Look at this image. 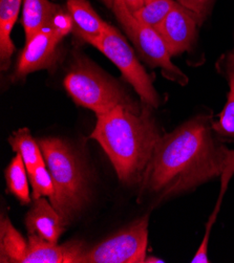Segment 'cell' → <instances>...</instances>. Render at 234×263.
<instances>
[{"label": "cell", "mask_w": 234, "mask_h": 263, "mask_svg": "<svg viewBox=\"0 0 234 263\" xmlns=\"http://www.w3.org/2000/svg\"><path fill=\"white\" fill-rule=\"evenodd\" d=\"M209 115L196 116L161 137L140 183V198L159 204L222 176L234 159L212 128Z\"/></svg>", "instance_id": "1"}, {"label": "cell", "mask_w": 234, "mask_h": 263, "mask_svg": "<svg viewBox=\"0 0 234 263\" xmlns=\"http://www.w3.org/2000/svg\"><path fill=\"white\" fill-rule=\"evenodd\" d=\"M151 108L144 103L139 111L117 106L97 116L91 135L105 151L120 181L127 186L140 185L162 137Z\"/></svg>", "instance_id": "2"}, {"label": "cell", "mask_w": 234, "mask_h": 263, "mask_svg": "<svg viewBox=\"0 0 234 263\" xmlns=\"http://www.w3.org/2000/svg\"><path fill=\"white\" fill-rule=\"evenodd\" d=\"M55 192L49 197L66 226L80 216L89 201V178L80 154L60 138L38 140Z\"/></svg>", "instance_id": "3"}, {"label": "cell", "mask_w": 234, "mask_h": 263, "mask_svg": "<svg viewBox=\"0 0 234 263\" xmlns=\"http://www.w3.org/2000/svg\"><path fill=\"white\" fill-rule=\"evenodd\" d=\"M64 88L77 105L97 116L106 114L117 106L136 111L142 108L115 79L83 56L75 57L64 78Z\"/></svg>", "instance_id": "4"}, {"label": "cell", "mask_w": 234, "mask_h": 263, "mask_svg": "<svg viewBox=\"0 0 234 263\" xmlns=\"http://www.w3.org/2000/svg\"><path fill=\"white\" fill-rule=\"evenodd\" d=\"M112 10L142 59L151 68H160L166 79L182 86L188 83L187 76L172 63L166 43L157 29L139 20L119 0H115Z\"/></svg>", "instance_id": "5"}, {"label": "cell", "mask_w": 234, "mask_h": 263, "mask_svg": "<svg viewBox=\"0 0 234 263\" xmlns=\"http://www.w3.org/2000/svg\"><path fill=\"white\" fill-rule=\"evenodd\" d=\"M69 33H73V22L63 9L53 23L27 40L17 59L13 80L23 79L38 70L53 69L58 61L60 43Z\"/></svg>", "instance_id": "6"}, {"label": "cell", "mask_w": 234, "mask_h": 263, "mask_svg": "<svg viewBox=\"0 0 234 263\" xmlns=\"http://www.w3.org/2000/svg\"><path fill=\"white\" fill-rule=\"evenodd\" d=\"M148 222L145 215L93 248L85 247L76 263H144Z\"/></svg>", "instance_id": "7"}, {"label": "cell", "mask_w": 234, "mask_h": 263, "mask_svg": "<svg viewBox=\"0 0 234 263\" xmlns=\"http://www.w3.org/2000/svg\"><path fill=\"white\" fill-rule=\"evenodd\" d=\"M105 55L121 71L125 80L131 84L141 102L152 108H158L160 96L153 87L151 78L138 60L135 51L120 34L109 23L105 32L93 44Z\"/></svg>", "instance_id": "8"}, {"label": "cell", "mask_w": 234, "mask_h": 263, "mask_svg": "<svg viewBox=\"0 0 234 263\" xmlns=\"http://www.w3.org/2000/svg\"><path fill=\"white\" fill-rule=\"evenodd\" d=\"M199 23L195 16L177 4V6L158 25V32L166 43L171 56L190 50L195 42Z\"/></svg>", "instance_id": "9"}, {"label": "cell", "mask_w": 234, "mask_h": 263, "mask_svg": "<svg viewBox=\"0 0 234 263\" xmlns=\"http://www.w3.org/2000/svg\"><path fill=\"white\" fill-rule=\"evenodd\" d=\"M29 234H35L42 239L57 243L66 229V224L54 205L45 198L33 199L32 208L24 217Z\"/></svg>", "instance_id": "10"}, {"label": "cell", "mask_w": 234, "mask_h": 263, "mask_svg": "<svg viewBox=\"0 0 234 263\" xmlns=\"http://www.w3.org/2000/svg\"><path fill=\"white\" fill-rule=\"evenodd\" d=\"M81 241L71 240L63 246L51 243L35 234H29L23 263H76L84 250Z\"/></svg>", "instance_id": "11"}, {"label": "cell", "mask_w": 234, "mask_h": 263, "mask_svg": "<svg viewBox=\"0 0 234 263\" xmlns=\"http://www.w3.org/2000/svg\"><path fill=\"white\" fill-rule=\"evenodd\" d=\"M65 10L73 22V34L91 45L103 35L109 25L87 0H65Z\"/></svg>", "instance_id": "12"}, {"label": "cell", "mask_w": 234, "mask_h": 263, "mask_svg": "<svg viewBox=\"0 0 234 263\" xmlns=\"http://www.w3.org/2000/svg\"><path fill=\"white\" fill-rule=\"evenodd\" d=\"M63 10L50 0H23L21 23L25 39H30L37 32L54 22Z\"/></svg>", "instance_id": "13"}, {"label": "cell", "mask_w": 234, "mask_h": 263, "mask_svg": "<svg viewBox=\"0 0 234 263\" xmlns=\"http://www.w3.org/2000/svg\"><path fill=\"white\" fill-rule=\"evenodd\" d=\"M23 0H0V64L9 69L16 47L11 34L17 21Z\"/></svg>", "instance_id": "14"}, {"label": "cell", "mask_w": 234, "mask_h": 263, "mask_svg": "<svg viewBox=\"0 0 234 263\" xmlns=\"http://www.w3.org/2000/svg\"><path fill=\"white\" fill-rule=\"evenodd\" d=\"M27 248L28 241H25L21 234L15 230L10 219L3 216L0 229V261L23 263Z\"/></svg>", "instance_id": "15"}, {"label": "cell", "mask_w": 234, "mask_h": 263, "mask_svg": "<svg viewBox=\"0 0 234 263\" xmlns=\"http://www.w3.org/2000/svg\"><path fill=\"white\" fill-rule=\"evenodd\" d=\"M8 141L12 149L21 155L28 172L40 165L46 164L38 141L34 140L28 128H20Z\"/></svg>", "instance_id": "16"}, {"label": "cell", "mask_w": 234, "mask_h": 263, "mask_svg": "<svg viewBox=\"0 0 234 263\" xmlns=\"http://www.w3.org/2000/svg\"><path fill=\"white\" fill-rule=\"evenodd\" d=\"M5 177L9 192H11L21 204L27 205L32 202L28 181V170L20 154L16 153L12 162L5 171Z\"/></svg>", "instance_id": "17"}, {"label": "cell", "mask_w": 234, "mask_h": 263, "mask_svg": "<svg viewBox=\"0 0 234 263\" xmlns=\"http://www.w3.org/2000/svg\"><path fill=\"white\" fill-rule=\"evenodd\" d=\"M176 6L177 3L174 0H151L133 14L143 23L157 29Z\"/></svg>", "instance_id": "18"}, {"label": "cell", "mask_w": 234, "mask_h": 263, "mask_svg": "<svg viewBox=\"0 0 234 263\" xmlns=\"http://www.w3.org/2000/svg\"><path fill=\"white\" fill-rule=\"evenodd\" d=\"M233 173H234V159L229 164V166L225 169L224 173L222 174V191H221V195H220V198H219V200L217 202V205H215V209H214L213 213L211 214L209 219H208V222L206 224V232H205V235H204V238L202 240V243H201L199 250L196 251L194 257L191 259V261L193 263H208V262H210L209 258H208V242H209V235H210L212 226L215 222V219H217L218 214H219V210H220V206H221L222 197L224 195V192L227 189L228 181H229L230 177L233 175Z\"/></svg>", "instance_id": "19"}, {"label": "cell", "mask_w": 234, "mask_h": 263, "mask_svg": "<svg viewBox=\"0 0 234 263\" xmlns=\"http://www.w3.org/2000/svg\"><path fill=\"white\" fill-rule=\"evenodd\" d=\"M229 79L230 89L227 102L219 116L217 122L213 121L212 128L218 136L234 139V78Z\"/></svg>", "instance_id": "20"}, {"label": "cell", "mask_w": 234, "mask_h": 263, "mask_svg": "<svg viewBox=\"0 0 234 263\" xmlns=\"http://www.w3.org/2000/svg\"><path fill=\"white\" fill-rule=\"evenodd\" d=\"M29 179L32 185V198L37 199L40 197H50L55 192L53 178L46 166L40 165L28 172Z\"/></svg>", "instance_id": "21"}, {"label": "cell", "mask_w": 234, "mask_h": 263, "mask_svg": "<svg viewBox=\"0 0 234 263\" xmlns=\"http://www.w3.org/2000/svg\"><path fill=\"white\" fill-rule=\"evenodd\" d=\"M175 2L191 12L195 16L199 25H202L209 15L215 0H175Z\"/></svg>", "instance_id": "22"}, {"label": "cell", "mask_w": 234, "mask_h": 263, "mask_svg": "<svg viewBox=\"0 0 234 263\" xmlns=\"http://www.w3.org/2000/svg\"><path fill=\"white\" fill-rule=\"evenodd\" d=\"M119 2H121L132 13L137 12L145 5V0H119Z\"/></svg>", "instance_id": "23"}, {"label": "cell", "mask_w": 234, "mask_h": 263, "mask_svg": "<svg viewBox=\"0 0 234 263\" xmlns=\"http://www.w3.org/2000/svg\"><path fill=\"white\" fill-rule=\"evenodd\" d=\"M224 67L228 78H234V52H230L227 55L224 61Z\"/></svg>", "instance_id": "24"}, {"label": "cell", "mask_w": 234, "mask_h": 263, "mask_svg": "<svg viewBox=\"0 0 234 263\" xmlns=\"http://www.w3.org/2000/svg\"><path fill=\"white\" fill-rule=\"evenodd\" d=\"M165 261L160 259V258H157V257H152V256H146L145 260H144V263H164Z\"/></svg>", "instance_id": "25"}, {"label": "cell", "mask_w": 234, "mask_h": 263, "mask_svg": "<svg viewBox=\"0 0 234 263\" xmlns=\"http://www.w3.org/2000/svg\"><path fill=\"white\" fill-rule=\"evenodd\" d=\"M101 2L112 10V9H113V6H114V2H115V0H101Z\"/></svg>", "instance_id": "26"}, {"label": "cell", "mask_w": 234, "mask_h": 263, "mask_svg": "<svg viewBox=\"0 0 234 263\" xmlns=\"http://www.w3.org/2000/svg\"><path fill=\"white\" fill-rule=\"evenodd\" d=\"M149 2H151V0H145V4H146V3H149Z\"/></svg>", "instance_id": "27"}, {"label": "cell", "mask_w": 234, "mask_h": 263, "mask_svg": "<svg viewBox=\"0 0 234 263\" xmlns=\"http://www.w3.org/2000/svg\"><path fill=\"white\" fill-rule=\"evenodd\" d=\"M232 51H233V52H234V47H233V50H232Z\"/></svg>", "instance_id": "28"}]
</instances>
